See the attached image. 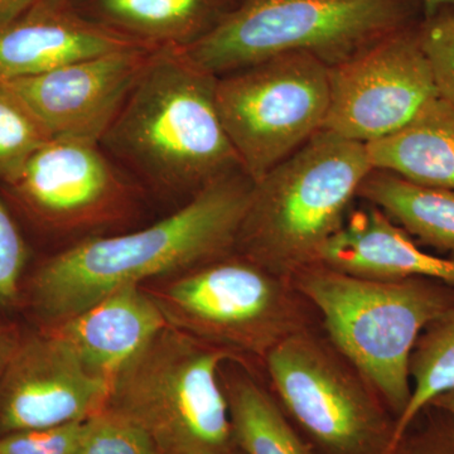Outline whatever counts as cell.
I'll return each instance as SVG.
<instances>
[{
	"label": "cell",
	"mask_w": 454,
	"mask_h": 454,
	"mask_svg": "<svg viewBox=\"0 0 454 454\" xmlns=\"http://www.w3.org/2000/svg\"><path fill=\"white\" fill-rule=\"evenodd\" d=\"M253 188L243 170L230 173L153 225L80 239L51 256L23 291L38 328L61 324L122 286L178 276L234 253Z\"/></svg>",
	"instance_id": "6da1fadb"
},
{
	"label": "cell",
	"mask_w": 454,
	"mask_h": 454,
	"mask_svg": "<svg viewBox=\"0 0 454 454\" xmlns=\"http://www.w3.org/2000/svg\"><path fill=\"white\" fill-rule=\"evenodd\" d=\"M216 85L217 76L181 49L155 50L101 148L158 195L188 201L243 170L221 121Z\"/></svg>",
	"instance_id": "7a4b0ae2"
},
{
	"label": "cell",
	"mask_w": 454,
	"mask_h": 454,
	"mask_svg": "<svg viewBox=\"0 0 454 454\" xmlns=\"http://www.w3.org/2000/svg\"><path fill=\"white\" fill-rule=\"evenodd\" d=\"M372 169L366 145L319 131L254 182L235 252L291 278L317 264Z\"/></svg>",
	"instance_id": "3957f363"
},
{
	"label": "cell",
	"mask_w": 454,
	"mask_h": 454,
	"mask_svg": "<svg viewBox=\"0 0 454 454\" xmlns=\"http://www.w3.org/2000/svg\"><path fill=\"white\" fill-rule=\"evenodd\" d=\"M293 282L315 307L325 336L369 379L397 420L411 396L415 343L454 309V286L427 278L372 279L318 262Z\"/></svg>",
	"instance_id": "277c9868"
},
{
	"label": "cell",
	"mask_w": 454,
	"mask_h": 454,
	"mask_svg": "<svg viewBox=\"0 0 454 454\" xmlns=\"http://www.w3.org/2000/svg\"><path fill=\"white\" fill-rule=\"evenodd\" d=\"M143 286L170 327L259 370L284 340L321 325L293 278L236 252Z\"/></svg>",
	"instance_id": "5b68a950"
},
{
	"label": "cell",
	"mask_w": 454,
	"mask_h": 454,
	"mask_svg": "<svg viewBox=\"0 0 454 454\" xmlns=\"http://www.w3.org/2000/svg\"><path fill=\"white\" fill-rule=\"evenodd\" d=\"M229 352L167 325L114 376L106 409L145 430L164 454L238 450L221 367Z\"/></svg>",
	"instance_id": "8992f818"
},
{
	"label": "cell",
	"mask_w": 454,
	"mask_h": 454,
	"mask_svg": "<svg viewBox=\"0 0 454 454\" xmlns=\"http://www.w3.org/2000/svg\"><path fill=\"white\" fill-rule=\"evenodd\" d=\"M408 0H241L195 43L181 49L215 76L289 52L339 65L408 28Z\"/></svg>",
	"instance_id": "52a82bcc"
},
{
	"label": "cell",
	"mask_w": 454,
	"mask_h": 454,
	"mask_svg": "<svg viewBox=\"0 0 454 454\" xmlns=\"http://www.w3.org/2000/svg\"><path fill=\"white\" fill-rule=\"evenodd\" d=\"M262 372L317 453L393 454L395 415L321 325L280 343Z\"/></svg>",
	"instance_id": "ba28073f"
},
{
	"label": "cell",
	"mask_w": 454,
	"mask_h": 454,
	"mask_svg": "<svg viewBox=\"0 0 454 454\" xmlns=\"http://www.w3.org/2000/svg\"><path fill=\"white\" fill-rule=\"evenodd\" d=\"M216 104L241 169L254 182L324 130L330 66L306 52L217 77Z\"/></svg>",
	"instance_id": "9c48e42d"
},
{
	"label": "cell",
	"mask_w": 454,
	"mask_h": 454,
	"mask_svg": "<svg viewBox=\"0 0 454 454\" xmlns=\"http://www.w3.org/2000/svg\"><path fill=\"white\" fill-rule=\"evenodd\" d=\"M35 225L80 240L129 220L136 188L98 143L50 139L7 182Z\"/></svg>",
	"instance_id": "30bf717a"
},
{
	"label": "cell",
	"mask_w": 454,
	"mask_h": 454,
	"mask_svg": "<svg viewBox=\"0 0 454 454\" xmlns=\"http://www.w3.org/2000/svg\"><path fill=\"white\" fill-rule=\"evenodd\" d=\"M438 97L418 31L408 27L331 66L324 130L369 145L404 128Z\"/></svg>",
	"instance_id": "8fae6325"
},
{
	"label": "cell",
	"mask_w": 454,
	"mask_h": 454,
	"mask_svg": "<svg viewBox=\"0 0 454 454\" xmlns=\"http://www.w3.org/2000/svg\"><path fill=\"white\" fill-rule=\"evenodd\" d=\"M155 50L118 51L0 83L33 114L51 139L100 145Z\"/></svg>",
	"instance_id": "7c38bea8"
},
{
	"label": "cell",
	"mask_w": 454,
	"mask_h": 454,
	"mask_svg": "<svg viewBox=\"0 0 454 454\" xmlns=\"http://www.w3.org/2000/svg\"><path fill=\"white\" fill-rule=\"evenodd\" d=\"M110 384L49 331L22 334L0 375V435L85 422L106 408Z\"/></svg>",
	"instance_id": "4fadbf2b"
},
{
	"label": "cell",
	"mask_w": 454,
	"mask_h": 454,
	"mask_svg": "<svg viewBox=\"0 0 454 454\" xmlns=\"http://www.w3.org/2000/svg\"><path fill=\"white\" fill-rule=\"evenodd\" d=\"M137 47L151 46L91 20L74 5L35 0L0 28V82Z\"/></svg>",
	"instance_id": "5bb4252c"
},
{
	"label": "cell",
	"mask_w": 454,
	"mask_h": 454,
	"mask_svg": "<svg viewBox=\"0 0 454 454\" xmlns=\"http://www.w3.org/2000/svg\"><path fill=\"white\" fill-rule=\"evenodd\" d=\"M167 325L162 310L145 286L129 284L61 324L41 330L64 340L91 375L112 382Z\"/></svg>",
	"instance_id": "9a60e30c"
},
{
	"label": "cell",
	"mask_w": 454,
	"mask_h": 454,
	"mask_svg": "<svg viewBox=\"0 0 454 454\" xmlns=\"http://www.w3.org/2000/svg\"><path fill=\"white\" fill-rule=\"evenodd\" d=\"M318 264L372 279L427 278L454 286V259L427 253L385 212L367 202L352 207L319 253Z\"/></svg>",
	"instance_id": "2e32d148"
},
{
	"label": "cell",
	"mask_w": 454,
	"mask_h": 454,
	"mask_svg": "<svg viewBox=\"0 0 454 454\" xmlns=\"http://www.w3.org/2000/svg\"><path fill=\"white\" fill-rule=\"evenodd\" d=\"M241 0H83L80 11L134 40L184 49L219 25Z\"/></svg>",
	"instance_id": "e0dca14e"
},
{
	"label": "cell",
	"mask_w": 454,
	"mask_h": 454,
	"mask_svg": "<svg viewBox=\"0 0 454 454\" xmlns=\"http://www.w3.org/2000/svg\"><path fill=\"white\" fill-rule=\"evenodd\" d=\"M373 169L454 191V109L435 98L396 133L366 145Z\"/></svg>",
	"instance_id": "ac0fdd59"
},
{
	"label": "cell",
	"mask_w": 454,
	"mask_h": 454,
	"mask_svg": "<svg viewBox=\"0 0 454 454\" xmlns=\"http://www.w3.org/2000/svg\"><path fill=\"white\" fill-rule=\"evenodd\" d=\"M221 380L241 453L318 454L289 419L262 370L227 360L221 367Z\"/></svg>",
	"instance_id": "d6986e66"
},
{
	"label": "cell",
	"mask_w": 454,
	"mask_h": 454,
	"mask_svg": "<svg viewBox=\"0 0 454 454\" xmlns=\"http://www.w3.org/2000/svg\"><path fill=\"white\" fill-rule=\"evenodd\" d=\"M357 199L376 206L420 244L454 259V191L422 186L372 169Z\"/></svg>",
	"instance_id": "ffe728a7"
},
{
	"label": "cell",
	"mask_w": 454,
	"mask_h": 454,
	"mask_svg": "<svg viewBox=\"0 0 454 454\" xmlns=\"http://www.w3.org/2000/svg\"><path fill=\"white\" fill-rule=\"evenodd\" d=\"M409 372L411 396L405 411L397 418L394 450L430 403L454 387V309L433 321L420 334L411 354Z\"/></svg>",
	"instance_id": "44dd1931"
},
{
	"label": "cell",
	"mask_w": 454,
	"mask_h": 454,
	"mask_svg": "<svg viewBox=\"0 0 454 454\" xmlns=\"http://www.w3.org/2000/svg\"><path fill=\"white\" fill-rule=\"evenodd\" d=\"M49 133L20 100L0 83V181L16 177Z\"/></svg>",
	"instance_id": "7402d4cb"
},
{
	"label": "cell",
	"mask_w": 454,
	"mask_h": 454,
	"mask_svg": "<svg viewBox=\"0 0 454 454\" xmlns=\"http://www.w3.org/2000/svg\"><path fill=\"white\" fill-rule=\"evenodd\" d=\"M79 454L164 453L145 429L106 408L86 420Z\"/></svg>",
	"instance_id": "603a6c76"
},
{
	"label": "cell",
	"mask_w": 454,
	"mask_h": 454,
	"mask_svg": "<svg viewBox=\"0 0 454 454\" xmlns=\"http://www.w3.org/2000/svg\"><path fill=\"white\" fill-rule=\"evenodd\" d=\"M418 35L439 98L454 109V5L426 20Z\"/></svg>",
	"instance_id": "cb8c5ba5"
},
{
	"label": "cell",
	"mask_w": 454,
	"mask_h": 454,
	"mask_svg": "<svg viewBox=\"0 0 454 454\" xmlns=\"http://www.w3.org/2000/svg\"><path fill=\"white\" fill-rule=\"evenodd\" d=\"M28 247L7 206L0 200V310L22 301Z\"/></svg>",
	"instance_id": "d4e9b609"
},
{
	"label": "cell",
	"mask_w": 454,
	"mask_h": 454,
	"mask_svg": "<svg viewBox=\"0 0 454 454\" xmlns=\"http://www.w3.org/2000/svg\"><path fill=\"white\" fill-rule=\"evenodd\" d=\"M85 422L0 435V454H79Z\"/></svg>",
	"instance_id": "484cf974"
},
{
	"label": "cell",
	"mask_w": 454,
	"mask_h": 454,
	"mask_svg": "<svg viewBox=\"0 0 454 454\" xmlns=\"http://www.w3.org/2000/svg\"><path fill=\"white\" fill-rule=\"evenodd\" d=\"M393 454H454V420L428 406L406 430Z\"/></svg>",
	"instance_id": "4316f807"
},
{
	"label": "cell",
	"mask_w": 454,
	"mask_h": 454,
	"mask_svg": "<svg viewBox=\"0 0 454 454\" xmlns=\"http://www.w3.org/2000/svg\"><path fill=\"white\" fill-rule=\"evenodd\" d=\"M22 333H18L13 325L0 318V375L4 372L5 366L11 360L12 355L16 351Z\"/></svg>",
	"instance_id": "83f0119b"
},
{
	"label": "cell",
	"mask_w": 454,
	"mask_h": 454,
	"mask_svg": "<svg viewBox=\"0 0 454 454\" xmlns=\"http://www.w3.org/2000/svg\"><path fill=\"white\" fill-rule=\"evenodd\" d=\"M35 0H0V28L27 11Z\"/></svg>",
	"instance_id": "f1b7e54d"
},
{
	"label": "cell",
	"mask_w": 454,
	"mask_h": 454,
	"mask_svg": "<svg viewBox=\"0 0 454 454\" xmlns=\"http://www.w3.org/2000/svg\"><path fill=\"white\" fill-rule=\"evenodd\" d=\"M429 406L441 409L442 411L450 415L454 420V387L452 390L447 391V393L435 397V399L430 403Z\"/></svg>",
	"instance_id": "f546056e"
},
{
	"label": "cell",
	"mask_w": 454,
	"mask_h": 454,
	"mask_svg": "<svg viewBox=\"0 0 454 454\" xmlns=\"http://www.w3.org/2000/svg\"><path fill=\"white\" fill-rule=\"evenodd\" d=\"M426 20L435 16L443 9L453 7L454 0H422Z\"/></svg>",
	"instance_id": "4dcf8cb0"
},
{
	"label": "cell",
	"mask_w": 454,
	"mask_h": 454,
	"mask_svg": "<svg viewBox=\"0 0 454 454\" xmlns=\"http://www.w3.org/2000/svg\"><path fill=\"white\" fill-rule=\"evenodd\" d=\"M50 2L66 3V4H71L74 5V7H79L83 0H50Z\"/></svg>",
	"instance_id": "1f68e13d"
},
{
	"label": "cell",
	"mask_w": 454,
	"mask_h": 454,
	"mask_svg": "<svg viewBox=\"0 0 454 454\" xmlns=\"http://www.w3.org/2000/svg\"><path fill=\"white\" fill-rule=\"evenodd\" d=\"M229 454H243L239 450H235L234 452L229 453Z\"/></svg>",
	"instance_id": "d6a6232c"
}]
</instances>
